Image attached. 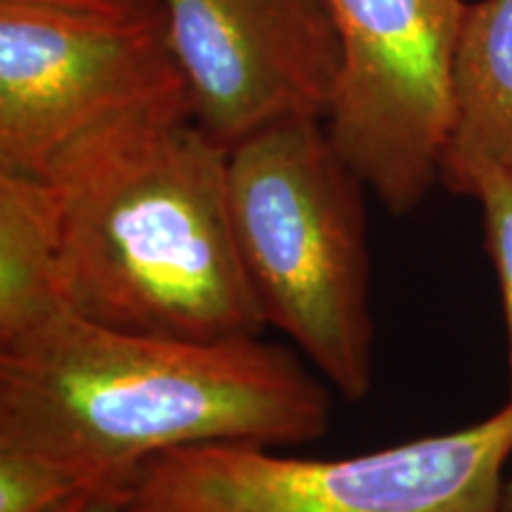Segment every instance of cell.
Returning <instances> with one entry per match:
<instances>
[{
	"instance_id": "9c48e42d",
	"label": "cell",
	"mask_w": 512,
	"mask_h": 512,
	"mask_svg": "<svg viewBox=\"0 0 512 512\" xmlns=\"http://www.w3.org/2000/svg\"><path fill=\"white\" fill-rule=\"evenodd\" d=\"M62 311L72 309L62 292L53 192L41 176L0 171V344Z\"/></svg>"
},
{
	"instance_id": "277c9868",
	"label": "cell",
	"mask_w": 512,
	"mask_h": 512,
	"mask_svg": "<svg viewBox=\"0 0 512 512\" xmlns=\"http://www.w3.org/2000/svg\"><path fill=\"white\" fill-rule=\"evenodd\" d=\"M211 441L150 458L124 512H512V396L494 415L351 458Z\"/></svg>"
},
{
	"instance_id": "6da1fadb",
	"label": "cell",
	"mask_w": 512,
	"mask_h": 512,
	"mask_svg": "<svg viewBox=\"0 0 512 512\" xmlns=\"http://www.w3.org/2000/svg\"><path fill=\"white\" fill-rule=\"evenodd\" d=\"M332 420L328 389L259 337L192 342L62 311L0 344V448L46 456L91 486L211 441L306 444Z\"/></svg>"
},
{
	"instance_id": "52a82bcc",
	"label": "cell",
	"mask_w": 512,
	"mask_h": 512,
	"mask_svg": "<svg viewBox=\"0 0 512 512\" xmlns=\"http://www.w3.org/2000/svg\"><path fill=\"white\" fill-rule=\"evenodd\" d=\"M192 117L230 152L292 119H325L342 48L330 0H150Z\"/></svg>"
},
{
	"instance_id": "ba28073f",
	"label": "cell",
	"mask_w": 512,
	"mask_h": 512,
	"mask_svg": "<svg viewBox=\"0 0 512 512\" xmlns=\"http://www.w3.org/2000/svg\"><path fill=\"white\" fill-rule=\"evenodd\" d=\"M498 166H512V0H479L467 3L458 36L439 183L472 197Z\"/></svg>"
},
{
	"instance_id": "3957f363",
	"label": "cell",
	"mask_w": 512,
	"mask_h": 512,
	"mask_svg": "<svg viewBox=\"0 0 512 512\" xmlns=\"http://www.w3.org/2000/svg\"><path fill=\"white\" fill-rule=\"evenodd\" d=\"M363 188L320 119L275 124L228 155L235 245L266 325L354 403L375 370Z\"/></svg>"
},
{
	"instance_id": "7c38bea8",
	"label": "cell",
	"mask_w": 512,
	"mask_h": 512,
	"mask_svg": "<svg viewBox=\"0 0 512 512\" xmlns=\"http://www.w3.org/2000/svg\"><path fill=\"white\" fill-rule=\"evenodd\" d=\"M124 486H88L55 512H124Z\"/></svg>"
},
{
	"instance_id": "8992f818",
	"label": "cell",
	"mask_w": 512,
	"mask_h": 512,
	"mask_svg": "<svg viewBox=\"0 0 512 512\" xmlns=\"http://www.w3.org/2000/svg\"><path fill=\"white\" fill-rule=\"evenodd\" d=\"M185 95L162 12L64 10L0 0V171L41 176L76 136Z\"/></svg>"
},
{
	"instance_id": "4fadbf2b",
	"label": "cell",
	"mask_w": 512,
	"mask_h": 512,
	"mask_svg": "<svg viewBox=\"0 0 512 512\" xmlns=\"http://www.w3.org/2000/svg\"><path fill=\"white\" fill-rule=\"evenodd\" d=\"M15 3H34V5H50V8L64 10H86V12H126L150 0H15Z\"/></svg>"
},
{
	"instance_id": "30bf717a",
	"label": "cell",
	"mask_w": 512,
	"mask_h": 512,
	"mask_svg": "<svg viewBox=\"0 0 512 512\" xmlns=\"http://www.w3.org/2000/svg\"><path fill=\"white\" fill-rule=\"evenodd\" d=\"M88 486L46 456L0 448V512H55Z\"/></svg>"
},
{
	"instance_id": "5b68a950",
	"label": "cell",
	"mask_w": 512,
	"mask_h": 512,
	"mask_svg": "<svg viewBox=\"0 0 512 512\" xmlns=\"http://www.w3.org/2000/svg\"><path fill=\"white\" fill-rule=\"evenodd\" d=\"M465 0H330L342 69L325 131L392 214L439 183Z\"/></svg>"
},
{
	"instance_id": "7a4b0ae2",
	"label": "cell",
	"mask_w": 512,
	"mask_h": 512,
	"mask_svg": "<svg viewBox=\"0 0 512 512\" xmlns=\"http://www.w3.org/2000/svg\"><path fill=\"white\" fill-rule=\"evenodd\" d=\"M228 155L188 95L114 114L64 145L41 178L69 309L140 335L261 337L266 318L230 221Z\"/></svg>"
},
{
	"instance_id": "8fae6325",
	"label": "cell",
	"mask_w": 512,
	"mask_h": 512,
	"mask_svg": "<svg viewBox=\"0 0 512 512\" xmlns=\"http://www.w3.org/2000/svg\"><path fill=\"white\" fill-rule=\"evenodd\" d=\"M472 197L482 204L484 240L501 285L505 328H508V370L512 396V166L486 171Z\"/></svg>"
}]
</instances>
